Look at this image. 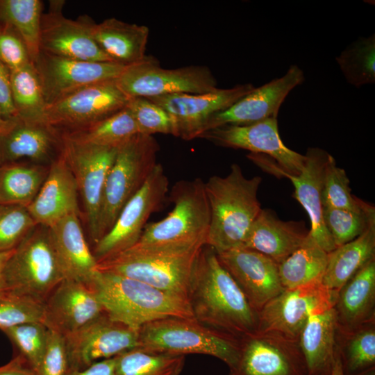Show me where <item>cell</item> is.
Segmentation results:
<instances>
[{"instance_id": "74e56055", "label": "cell", "mask_w": 375, "mask_h": 375, "mask_svg": "<svg viewBox=\"0 0 375 375\" xmlns=\"http://www.w3.org/2000/svg\"><path fill=\"white\" fill-rule=\"evenodd\" d=\"M347 81L359 88L375 82V35L360 37L335 58Z\"/></svg>"}, {"instance_id": "e0dca14e", "label": "cell", "mask_w": 375, "mask_h": 375, "mask_svg": "<svg viewBox=\"0 0 375 375\" xmlns=\"http://www.w3.org/2000/svg\"><path fill=\"white\" fill-rule=\"evenodd\" d=\"M251 83L203 94H172L147 98L165 110L173 124V135L190 140L203 133L207 121L251 92Z\"/></svg>"}, {"instance_id": "ba28073f", "label": "cell", "mask_w": 375, "mask_h": 375, "mask_svg": "<svg viewBox=\"0 0 375 375\" xmlns=\"http://www.w3.org/2000/svg\"><path fill=\"white\" fill-rule=\"evenodd\" d=\"M65 278L49 228L37 225L13 250L4 268L6 290L45 302Z\"/></svg>"}, {"instance_id": "8fae6325", "label": "cell", "mask_w": 375, "mask_h": 375, "mask_svg": "<svg viewBox=\"0 0 375 375\" xmlns=\"http://www.w3.org/2000/svg\"><path fill=\"white\" fill-rule=\"evenodd\" d=\"M338 292L322 282L285 289L258 312L257 331L278 333L298 342L309 317L335 306Z\"/></svg>"}, {"instance_id": "7dc6e473", "label": "cell", "mask_w": 375, "mask_h": 375, "mask_svg": "<svg viewBox=\"0 0 375 375\" xmlns=\"http://www.w3.org/2000/svg\"><path fill=\"white\" fill-rule=\"evenodd\" d=\"M68 359L65 337L49 329L46 349L36 375H66Z\"/></svg>"}, {"instance_id": "83f0119b", "label": "cell", "mask_w": 375, "mask_h": 375, "mask_svg": "<svg viewBox=\"0 0 375 375\" xmlns=\"http://www.w3.org/2000/svg\"><path fill=\"white\" fill-rule=\"evenodd\" d=\"M375 306V258L357 272L338 292L335 310L338 328L353 331L374 322Z\"/></svg>"}, {"instance_id": "8992f818", "label": "cell", "mask_w": 375, "mask_h": 375, "mask_svg": "<svg viewBox=\"0 0 375 375\" xmlns=\"http://www.w3.org/2000/svg\"><path fill=\"white\" fill-rule=\"evenodd\" d=\"M201 248L183 251L132 247L97 263V270L135 279L188 299L195 262Z\"/></svg>"}, {"instance_id": "e575fe53", "label": "cell", "mask_w": 375, "mask_h": 375, "mask_svg": "<svg viewBox=\"0 0 375 375\" xmlns=\"http://www.w3.org/2000/svg\"><path fill=\"white\" fill-rule=\"evenodd\" d=\"M137 134L139 132L135 122L126 107L103 120L61 135L78 143L118 147Z\"/></svg>"}, {"instance_id": "f546056e", "label": "cell", "mask_w": 375, "mask_h": 375, "mask_svg": "<svg viewBox=\"0 0 375 375\" xmlns=\"http://www.w3.org/2000/svg\"><path fill=\"white\" fill-rule=\"evenodd\" d=\"M338 321L333 307L309 317L303 328L298 344L308 375H329L338 345Z\"/></svg>"}, {"instance_id": "f1b7e54d", "label": "cell", "mask_w": 375, "mask_h": 375, "mask_svg": "<svg viewBox=\"0 0 375 375\" xmlns=\"http://www.w3.org/2000/svg\"><path fill=\"white\" fill-rule=\"evenodd\" d=\"M92 36L100 49L110 62L131 66L147 58L145 55L149 28L108 18L93 23Z\"/></svg>"}, {"instance_id": "d590c367", "label": "cell", "mask_w": 375, "mask_h": 375, "mask_svg": "<svg viewBox=\"0 0 375 375\" xmlns=\"http://www.w3.org/2000/svg\"><path fill=\"white\" fill-rule=\"evenodd\" d=\"M10 85L17 116L31 121L46 122L47 103L40 78L32 62L11 72Z\"/></svg>"}, {"instance_id": "5b68a950", "label": "cell", "mask_w": 375, "mask_h": 375, "mask_svg": "<svg viewBox=\"0 0 375 375\" xmlns=\"http://www.w3.org/2000/svg\"><path fill=\"white\" fill-rule=\"evenodd\" d=\"M138 348L177 356H210L231 369L239 356L240 339L209 328L194 317H167L149 322L139 329Z\"/></svg>"}, {"instance_id": "4fadbf2b", "label": "cell", "mask_w": 375, "mask_h": 375, "mask_svg": "<svg viewBox=\"0 0 375 375\" xmlns=\"http://www.w3.org/2000/svg\"><path fill=\"white\" fill-rule=\"evenodd\" d=\"M328 155L319 148H309L306 153L305 164L297 175L286 172L265 154L250 153L247 155V158L260 168L291 181L294 188V198L303 207L310 218L309 235L327 253L336 248L323 219L322 191L324 167Z\"/></svg>"}, {"instance_id": "ee69618b", "label": "cell", "mask_w": 375, "mask_h": 375, "mask_svg": "<svg viewBox=\"0 0 375 375\" xmlns=\"http://www.w3.org/2000/svg\"><path fill=\"white\" fill-rule=\"evenodd\" d=\"M36 226L26 207L0 205V252L15 249Z\"/></svg>"}, {"instance_id": "8d00e7d4", "label": "cell", "mask_w": 375, "mask_h": 375, "mask_svg": "<svg viewBox=\"0 0 375 375\" xmlns=\"http://www.w3.org/2000/svg\"><path fill=\"white\" fill-rule=\"evenodd\" d=\"M185 356L154 353L140 348L115 357V375H180Z\"/></svg>"}, {"instance_id": "ab89813d", "label": "cell", "mask_w": 375, "mask_h": 375, "mask_svg": "<svg viewBox=\"0 0 375 375\" xmlns=\"http://www.w3.org/2000/svg\"><path fill=\"white\" fill-rule=\"evenodd\" d=\"M373 218L374 207L365 202L358 211L323 208L324 222L336 247L359 236Z\"/></svg>"}, {"instance_id": "11a10c76", "label": "cell", "mask_w": 375, "mask_h": 375, "mask_svg": "<svg viewBox=\"0 0 375 375\" xmlns=\"http://www.w3.org/2000/svg\"><path fill=\"white\" fill-rule=\"evenodd\" d=\"M6 119H4L1 115V113L0 112V131L3 128L5 124H6Z\"/></svg>"}, {"instance_id": "6da1fadb", "label": "cell", "mask_w": 375, "mask_h": 375, "mask_svg": "<svg viewBox=\"0 0 375 375\" xmlns=\"http://www.w3.org/2000/svg\"><path fill=\"white\" fill-rule=\"evenodd\" d=\"M188 301L194 317L202 324L238 339L258 328V314L216 252L205 245L193 270Z\"/></svg>"}, {"instance_id": "d6a6232c", "label": "cell", "mask_w": 375, "mask_h": 375, "mask_svg": "<svg viewBox=\"0 0 375 375\" xmlns=\"http://www.w3.org/2000/svg\"><path fill=\"white\" fill-rule=\"evenodd\" d=\"M328 255L308 234L303 244L278 265L283 288L294 289L322 282Z\"/></svg>"}, {"instance_id": "f907efd6", "label": "cell", "mask_w": 375, "mask_h": 375, "mask_svg": "<svg viewBox=\"0 0 375 375\" xmlns=\"http://www.w3.org/2000/svg\"><path fill=\"white\" fill-rule=\"evenodd\" d=\"M0 375H36L19 356L15 355L6 364L0 367Z\"/></svg>"}, {"instance_id": "484cf974", "label": "cell", "mask_w": 375, "mask_h": 375, "mask_svg": "<svg viewBox=\"0 0 375 375\" xmlns=\"http://www.w3.org/2000/svg\"><path fill=\"white\" fill-rule=\"evenodd\" d=\"M308 234L303 222L283 221L272 210L262 209L242 247L256 251L278 265L303 244Z\"/></svg>"}, {"instance_id": "f5cc1de1", "label": "cell", "mask_w": 375, "mask_h": 375, "mask_svg": "<svg viewBox=\"0 0 375 375\" xmlns=\"http://www.w3.org/2000/svg\"><path fill=\"white\" fill-rule=\"evenodd\" d=\"M329 375H345L340 353L338 347Z\"/></svg>"}, {"instance_id": "9a60e30c", "label": "cell", "mask_w": 375, "mask_h": 375, "mask_svg": "<svg viewBox=\"0 0 375 375\" xmlns=\"http://www.w3.org/2000/svg\"><path fill=\"white\" fill-rule=\"evenodd\" d=\"M65 337L68 370H82L139 346V330L112 319L105 312Z\"/></svg>"}, {"instance_id": "681fc988", "label": "cell", "mask_w": 375, "mask_h": 375, "mask_svg": "<svg viewBox=\"0 0 375 375\" xmlns=\"http://www.w3.org/2000/svg\"><path fill=\"white\" fill-rule=\"evenodd\" d=\"M66 375H115V357L95 362L82 370L67 371Z\"/></svg>"}, {"instance_id": "44dd1931", "label": "cell", "mask_w": 375, "mask_h": 375, "mask_svg": "<svg viewBox=\"0 0 375 375\" xmlns=\"http://www.w3.org/2000/svg\"><path fill=\"white\" fill-rule=\"evenodd\" d=\"M62 149L61 133L46 122L17 115L6 119L0 131V166L24 159L50 166Z\"/></svg>"}, {"instance_id": "ac0fdd59", "label": "cell", "mask_w": 375, "mask_h": 375, "mask_svg": "<svg viewBox=\"0 0 375 375\" xmlns=\"http://www.w3.org/2000/svg\"><path fill=\"white\" fill-rule=\"evenodd\" d=\"M33 64L40 78L47 106L88 85L117 80L127 67L110 62L67 58L43 51H40Z\"/></svg>"}, {"instance_id": "9f6ffc18", "label": "cell", "mask_w": 375, "mask_h": 375, "mask_svg": "<svg viewBox=\"0 0 375 375\" xmlns=\"http://www.w3.org/2000/svg\"><path fill=\"white\" fill-rule=\"evenodd\" d=\"M1 24H0V31H1Z\"/></svg>"}, {"instance_id": "bcb514c9", "label": "cell", "mask_w": 375, "mask_h": 375, "mask_svg": "<svg viewBox=\"0 0 375 375\" xmlns=\"http://www.w3.org/2000/svg\"><path fill=\"white\" fill-rule=\"evenodd\" d=\"M1 25L0 60L10 72L31 63L27 47L18 33L10 25Z\"/></svg>"}, {"instance_id": "db71d44e", "label": "cell", "mask_w": 375, "mask_h": 375, "mask_svg": "<svg viewBox=\"0 0 375 375\" xmlns=\"http://www.w3.org/2000/svg\"><path fill=\"white\" fill-rule=\"evenodd\" d=\"M359 375H375V369L374 367L372 368Z\"/></svg>"}, {"instance_id": "7bdbcfd3", "label": "cell", "mask_w": 375, "mask_h": 375, "mask_svg": "<svg viewBox=\"0 0 375 375\" xmlns=\"http://www.w3.org/2000/svg\"><path fill=\"white\" fill-rule=\"evenodd\" d=\"M44 302L6 290L0 294V330L32 322L44 323Z\"/></svg>"}, {"instance_id": "603a6c76", "label": "cell", "mask_w": 375, "mask_h": 375, "mask_svg": "<svg viewBox=\"0 0 375 375\" xmlns=\"http://www.w3.org/2000/svg\"><path fill=\"white\" fill-rule=\"evenodd\" d=\"M217 255L258 312L285 290L280 280L278 264L266 256L245 247Z\"/></svg>"}, {"instance_id": "816d5d0a", "label": "cell", "mask_w": 375, "mask_h": 375, "mask_svg": "<svg viewBox=\"0 0 375 375\" xmlns=\"http://www.w3.org/2000/svg\"><path fill=\"white\" fill-rule=\"evenodd\" d=\"M12 251H13L8 252H0V294L6 290L4 280V268L8 259L10 256Z\"/></svg>"}, {"instance_id": "f35d334b", "label": "cell", "mask_w": 375, "mask_h": 375, "mask_svg": "<svg viewBox=\"0 0 375 375\" xmlns=\"http://www.w3.org/2000/svg\"><path fill=\"white\" fill-rule=\"evenodd\" d=\"M344 349H338L345 375H359L375 365V328L374 322L347 333Z\"/></svg>"}, {"instance_id": "5bb4252c", "label": "cell", "mask_w": 375, "mask_h": 375, "mask_svg": "<svg viewBox=\"0 0 375 375\" xmlns=\"http://www.w3.org/2000/svg\"><path fill=\"white\" fill-rule=\"evenodd\" d=\"M62 138V153L75 176L90 238L95 245L104 185L119 147L83 144Z\"/></svg>"}, {"instance_id": "cb8c5ba5", "label": "cell", "mask_w": 375, "mask_h": 375, "mask_svg": "<svg viewBox=\"0 0 375 375\" xmlns=\"http://www.w3.org/2000/svg\"><path fill=\"white\" fill-rule=\"evenodd\" d=\"M105 312L90 286L65 278L44 302V324L49 329L65 336Z\"/></svg>"}, {"instance_id": "30bf717a", "label": "cell", "mask_w": 375, "mask_h": 375, "mask_svg": "<svg viewBox=\"0 0 375 375\" xmlns=\"http://www.w3.org/2000/svg\"><path fill=\"white\" fill-rule=\"evenodd\" d=\"M116 82L128 98H151L180 93L203 94L218 88L217 80L206 66L165 69L151 56L127 67Z\"/></svg>"}, {"instance_id": "836d02e7", "label": "cell", "mask_w": 375, "mask_h": 375, "mask_svg": "<svg viewBox=\"0 0 375 375\" xmlns=\"http://www.w3.org/2000/svg\"><path fill=\"white\" fill-rule=\"evenodd\" d=\"M42 1L0 0V24L11 26L25 43L32 63L40 53Z\"/></svg>"}, {"instance_id": "c3c4849f", "label": "cell", "mask_w": 375, "mask_h": 375, "mask_svg": "<svg viewBox=\"0 0 375 375\" xmlns=\"http://www.w3.org/2000/svg\"><path fill=\"white\" fill-rule=\"evenodd\" d=\"M10 70L0 60V112L4 119L17 116L10 85Z\"/></svg>"}, {"instance_id": "7a4b0ae2", "label": "cell", "mask_w": 375, "mask_h": 375, "mask_svg": "<svg viewBox=\"0 0 375 375\" xmlns=\"http://www.w3.org/2000/svg\"><path fill=\"white\" fill-rule=\"evenodd\" d=\"M260 176L247 178L238 164L225 176H212L205 183L210 223L206 245L217 253L242 247L261 211Z\"/></svg>"}, {"instance_id": "f6af8a7d", "label": "cell", "mask_w": 375, "mask_h": 375, "mask_svg": "<svg viewBox=\"0 0 375 375\" xmlns=\"http://www.w3.org/2000/svg\"><path fill=\"white\" fill-rule=\"evenodd\" d=\"M126 107L135 122L140 134L173 135V124L168 113L147 98H129Z\"/></svg>"}, {"instance_id": "7402d4cb", "label": "cell", "mask_w": 375, "mask_h": 375, "mask_svg": "<svg viewBox=\"0 0 375 375\" xmlns=\"http://www.w3.org/2000/svg\"><path fill=\"white\" fill-rule=\"evenodd\" d=\"M304 79L303 71L296 65H290L283 76L255 88L228 108L212 115L203 133L225 125H248L277 117L288 94Z\"/></svg>"}, {"instance_id": "4316f807", "label": "cell", "mask_w": 375, "mask_h": 375, "mask_svg": "<svg viewBox=\"0 0 375 375\" xmlns=\"http://www.w3.org/2000/svg\"><path fill=\"white\" fill-rule=\"evenodd\" d=\"M49 228L65 278L90 286L98 272L97 261L86 241L79 215L67 216Z\"/></svg>"}, {"instance_id": "52a82bcc", "label": "cell", "mask_w": 375, "mask_h": 375, "mask_svg": "<svg viewBox=\"0 0 375 375\" xmlns=\"http://www.w3.org/2000/svg\"><path fill=\"white\" fill-rule=\"evenodd\" d=\"M159 150L153 135L140 133L118 147L104 185L97 242L110 231L123 207L146 182L158 163Z\"/></svg>"}, {"instance_id": "b9f144b4", "label": "cell", "mask_w": 375, "mask_h": 375, "mask_svg": "<svg viewBox=\"0 0 375 375\" xmlns=\"http://www.w3.org/2000/svg\"><path fill=\"white\" fill-rule=\"evenodd\" d=\"M349 183L345 170L338 167L334 158L329 154L324 172L323 208L360 210L364 201L351 194Z\"/></svg>"}, {"instance_id": "d6986e66", "label": "cell", "mask_w": 375, "mask_h": 375, "mask_svg": "<svg viewBox=\"0 0 375 375\" xmlns=\"http://www.w3.org/2000/svg\"><path fill=\"white\" fill-rule=\"evenodd\" d=\"M199 138L217 146L265 154L291 174H298L306 160V155L285 145L279 134L277 117L248 125L222 126L206 131Z\"/></svg>"}, {"instance_id": "9c48e42d", "label": "cell", "mask_w": 375, "mask_h": 375, "mask_svg": "<svg viewBox=\"0 0 375 375\" xmlns=\"http://www.w3.org/2000/svg\"><path fill=\"white\" fill-rule=\"evenodd\" d=\"M169 191V180L157 163L142 188L125 204L110 231L94 246L97 263L132 247L152 213L159 210Z\"/></svg>"}, {"instance_id": "2e32d148", "label": "cell", "mask_w": 375, "mask_h": 375, "mask_svg": "<svg viewBox=\"0 0 375 375\" xmlns=\"http://www.w3.org/2000/svg\"><path fill=\"white\" fill-rule=\"evenodd\" d=\"M230 375H308L298 342L278 333L256 331L240 339Z\"/></svg>"}, {"instance_id": "ffe728a7", "label": "cell", "mask_w": 375, "mask_h": 375, "mask_svg": "<svg viewBox=\"0 0 375 375\" xmlns=\"http://www.w3.org/2000/svg\"><path fill=\"white\" fill-rule=\"evenodd\" d=\"M64 3L51 1L49 12L42 14L40 51L83 61L110 62L92 36L94 22L88 16L76 20L65 17L62 14Z\"/></svg>"}, {"instance_id": "60d3db41", "label": "cell", "mask_w": 375, "mask_h": 375, "mask_svg": "<svg viewBox=\"0 0 375 375\" xmlns=\"http://www.w3.org/2000/svg\"><path fill=\"white\" fill-rule=\"evenodd\" d=\"M10 340L20 356L36 373L43 357L49 328L42 322H32L1 331Z\"/></svg>"}, {"instance_id": "1f68e13d", "label": "cell", "mask_w": 375, "mask_h": 375, "mask_svg": "<svg viewBox=\"0 0 375 375\" xmlns=\"http://www.w3.org/2000/svg\"><path fill=\"white\" fill-rule=\"evenodd\" d=\"M49 166L18 161L0 166V205L28 207L44 182Z\"/></svg>"}, {"instance_id": "277c9868", "label": "cell", "mask_w": 375, "mask_h": 375, "mask_svg": "<svg viewBox=\"0 0 375 375\" xmlns=\"http://www.w3.org/2000/svg\"><path fill=\"white\" fill-rule=\"evenodd\" d=\"M170 200L172 210L164 219L147 225L133 247L183 251L206 245L210 212L204 181L200 178L178 181L172 189Z\"/></svg>"}, {"instance_id": "4dcf8cb0", "label": "cell", "mask_w": 375, "mask_h": 375, "mask_svg": "<svg viewBox=\"0 0 375 375\" xmlns=\"http://www.w3.org/2000/svg\"><path fill=\"white\" fill-rule=\"evenodd\" d=\"M375 258V218L353 240L328 253L322 283L329 290H339L365 265Z\"/></svg>"}, {"instance_id": "7c38bea8", "label": "cell", "mask_w": 375, "mask_h": 375, "mask_svg": "<svg viewBox=\"0 0 375 375\" xmlns=\"http://www.w3.org/2000/svg\"><path fill=\"white\" fill-rule=\"evenodd\" d=\"M128 100L116 80L92 84L47 106L46 122L60 133L74 131L117 113Z\"/></svg>"}, {"instance_id": "3957f363", "label": "cell", "mask_w": 375, "mask_h": 375, "mask_svg": "<svg viewBox=\"0 0 375 375\" xmlns=\"http://www.w3.org/2000/svg\"><path fill=\"white\" fill-rule=\"evenodd\" d=\"M90 287L112 319L139 330L167 317H194L188 299L144 282L98 270Z\"/></svg>"}, {"instance_id": "d4e9b609", "label": "cell", "mask_w": 375, "mask_h": 375, "mask_svg": "<svg viewBox=\"0 0 375 375\" xmlns=\"http://www.w3.org/2000/svg\"><path fill=\"white\" fill-rule=\"evenodd\" d=\"M78 194L75 176L61 152L27 209L37 225L50 227L67 216L79 215Z\"/></svg>"}]
</instances>
